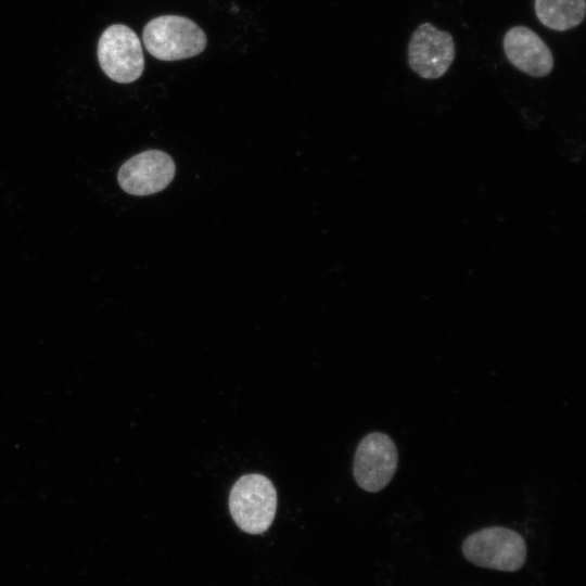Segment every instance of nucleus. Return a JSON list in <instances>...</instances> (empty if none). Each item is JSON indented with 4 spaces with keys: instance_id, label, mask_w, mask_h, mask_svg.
<instances>
[{
    "instance_id": "nucleus-5",
    "label": "nucleus",
    "mask_w": 586,
    "mask_h": 586,
    "mask_svg": "<svg viewBox=\"0 0 586 586\" xmlns=\"http://www.w3.org/2000/svg\"><path fill=\"white\" fill-rule=\"evenodd\" d=\"M398 453L394 441L384 433L367 434L358 444L353 474L362 489L377 493L383 489L395 474Z\"/></svg>"
},
{
    "instance_id": "nucleus-2",
    "label": "nucleus",
    "mask_w": 586,
    "mask_h": 586,
    "mask_svg": "<svg viewBox=\"0 0 586 586\" xmlns=\"http://www.w3.org/2000/svg\"><path fill=\"white\" fill-rule=\"evenodd\" d=\"M230 514L245 533L267 531L276 515L277 492L271 481L257 473L245 474L233 484L229 494Z\"/></svg>"
},
{
    "instance_id": "nucleus-8",
    "label": "nucleus",
    "mask_w": 586,
    "mask_h": 586,
    "mask_svg": "<svg viewBox=\"0 0 586 586\" xmlns=\"http://www.w3.org/2000/svg\"><path fill=\"white\" fill-rule=\"evenodd\" d=\"M502 48L508 61L531 77H545L553 68L549 47L534 30L526 26H513L505 34Z\"/></svg>"
},
{
    "instance_id": "nucleus-1",
    "label": "nucleus",
    "mask_w": 586,
    "mask_h": 586,
    "mask_svg": "<svg viewBox=\"0 0 586 586\" xmlns=\"http://www.w3.org/2000/svg\"><path fill=\"white\" fill-rule=\"evenodd\" d=\"M462 553L476 566L515 572L524 565L527 548L520 533L504 526H491L470 534L462 543Z\"/></svg>"
},
{
    "instance_id": "nucleus-6",
    "label": "nucleus",
    "mask_w": 586,
    "mask_h": 586,
    "mask_svg": "<svg viewBox=\"0 0 586 586\" xmlns=\"http://www.w3.org/2000/svg\"><path fill=\"white\" fill-rule=\"evenodd\" d=\"M409 67L424 79L444 76L456 55L453 36L431 23L419 25L412 33L408 49Z\"/></svg>"
},
{
    "instance_id": "nucleus-4",
    "label": "nucleus",
    "mask_w": 586,
    "mask_h": 586,
    "mask_svg": "<svg viewBox=\"0 0 586 586\" xmlns=\"http://www.w3.org/2000/svg\"><path fill=\"white\" fill-rule=\"evenodd\" d=\"M99 64L105 75L119 84L137 80L144 69V58L140 39L123 24L104 29L98 42Z\"/></svg>"
},
{
    "instance_id": "nucleus-3",
    "label": "nucleus",
    "mask_w": 586,
    "mask_h": 586,
    "mask_svg": "<svg viewBox=\"0 0 586 586\" xmlns=\"http://www.w3.org/2000/svg\"><path fill=\"white\" fill-rule=\"evenodd\" d=\"M148 52L161 61H178L199 55L206 48L205 33L190 18L162 15L143 28Z\"/></svg>"
},
{
    "instance_id": "nucleus-9",
    "label": "nucleus",
    "mask_w": 586,
    "mask_h": 586,
    "mask_svg": "<svg viewBox=\"0 0 586 586\" xmlns=\"http://www.w3.org/2000/svg\"><path fill=\"white\" fill-rule=\"evenodd\" d=\"M534 10L544 26L565 31L584 21L586 0H534Z\"/></svg>"
},
{
    "instance_id": "nucleus-7",
    "label": "nucleus",
    "mask_w": 586,
    "mask_h": 586,
    "mask_svg": "<svg viewBox=\"0 0 586 586\" xmlns=\"http://www.w3.org/2000/svg\"><path fill=\"white\" fill-rule=\"evenodd\" d=\"M175 173V163L167 153L146 150L130 157L120 166L117 180L126 193L150 195L165 189Z\"/></svg>"
}]
</instances>
